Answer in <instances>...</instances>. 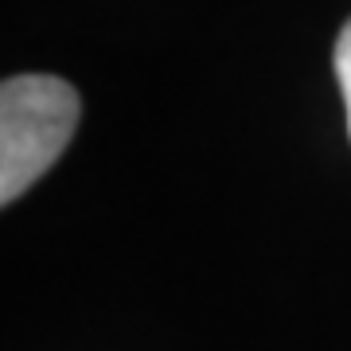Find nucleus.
<instances>
[{
	"label": "nucleus",
	"instance_id": "1",
	"mask_svg": "<svg viewBox=\"0 0 351 351\" xmlns=\"http://www.w3.org/2000/svg\"><path fill=\"white\" fill-rule=\"evenodd\" d=\"M78 113V90L55 75H16L0 86V203H16L63 156Z\"/></svg>",
	"mask_w": 351,
	"mask_h": 351
},
{
	"label": "nucleus",
	"instance_id": "2",
	"mask_svg": "<svg viewBox=\"0 0 351 351\" xmlns=\"http://www.w3.org/2000/svg\"><path fill=\"white\" fill-rule=\"evenodd\" d=\"M336 82L339 94H343V106H348V133H351V20L343 24L336 39Z\"/></svg>",
	"mask_w": 351,
	"mask_h": 351
}]
</instances>
